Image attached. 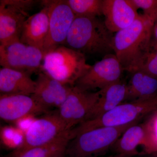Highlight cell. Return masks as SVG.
<instances>
[{"mask_svg":"<svg viewBox=\"0 0 157 157\" xmlns=\"http://www.w3.org/2000/svg\"><path fill=\"white\" fill-rule=\"evenodd\" d=\"M155 22L140 14L131 25L114 34L113 52L124 70L135 71L152 38Z\"/></svg>","mask_w":157,"mask_h":157,"instance_id":"6da1fadb","label":"cell"},{"mask_svg":"<svg viewBox=\"0 0 157 157\" xmlns=\"http://www.w3.org/2000/svg\"><path fill=\"white\" fill-rule=\"evenodd\" d=\"M114 33L104 21L98 17H76L68 33L66 44L85 55H107L113 52Z\"/></svg>","mask_w":157,"mask_h":157,"instance_id":"7a4b0ae2","label":"cell"},{"mask_svg":"<svg viewBox=\"0 0 157 157\" xmlns=\"http://www.w3.org/2000/svg\"><path fill=\"white\" fill-rule=\"evenodd\" d=\"M157 110V94L122 103L109 112L85 121L70 131L71 139L82 132L102 128L117 127L139 122L144 117Z\"/></svg>","mask_w":157,"mask_h":157,"instance_id":"3957f363","label":"cell"},{"mask_svg":"<svg viewBox=\"0 0 157 157\" xmlns=\"http://www.w3.org/2000/svg\"><path fill=\"white\" fill-rule=\"evenodd\" d=\"M91 67L83 54L62 45L45 53L41 70L62 83L74 86Z\"/></svg>","mask_w":157,"mask_h":157,"instance_id":"277c9868","label":"cell"},{"mask_svg":"<svg viewBox=\"0 0 157 157\" xmlns=\"http://www.w3.org/2000/svg\"><path fill=\"white\" fill-rule=\"evenodd\" d=\"M138 122L82 132L70 140L66 147V155L68 157H101L111 148L128 128Z\"/></svg>","mask_w":157,"mask_h":157,"instance_id":"5b68a950","label":"cell"},{"mask_svg":"<svg viewBox=\"0 0 157 157\" xmlns=\"http://www.w3.org/2000/svg\"><path fill=\"white\" fill-rule=\"evenodd\" d=\"M70 130L58 112L47 114L30 125L22 142L12 151L11 157H18L31 149L48 144Z\"/></svg>","mask_w":157,"mask_h":157,"instance_id":"8992f818","label":"cell"},{"mask_svg":"<svg viewBox=\"0 0 157 157\" xmlns=\"http://www.w3.org/2000/svg\"><path fill=\"white\" fill-rule=\"evenodd\" d=\"M49 18V27L43 52L44 54L66 44L69 31L76 16L67 0L42 1Z\"/></svg>","mask_w":157,"mask_h":157,"instance_id":"52a82bcc","label":"cell"},{"mask_svg":"<svg viewBox=\"0 0 157 157\" xmlns=\"http://www.w3.org/2000/svg\"><path fill=\"white\" fill-rule=\"evenodd\" d=\"M38 1H0V45L20 41L24 24L29 17V11Z\"/></svg>","mask_w":157,"mask_h":157,"instance_id":"ba28073f","label":"cell"},{"mask_svg":"<svg viewBox=\"0 0 157 157\" xmlns=\"http://www.w3.org/2000/svg\"><path fill=\"white\" fill-rule=\"evenodd\" d=\"M44 52L39 48L15 41L0 45L2 67L32 74L41 69Z\"/></svg>","mask_w":157,"mask_h":157,"instance_id":"9c48e42d","label":"cell"},{"mask_svg":"<svg viewBox=\"0 0 157 157\" xmlns=\"http://www.w3.org/2000/svg\"><path fill=\"white\" fill-rule=\"evenodd\" d=\"M99 97V91L91 92L74 86L59 108V115L71 130L86 120Z\"/></svg>","mask_w":157,"mask_h":157,"instance_id":"30bf717a","label":"cell"},{"mask_svg":"<svg viewBox=\"0 0 157 157\" xmlns=\"http://www.w3.org/2000/svg\"><path fill=\"white\" fill-rule=\"evenodd\" d=\"M123 71L115 54L107 55L91 66L75 86L89 91L96 89L101 90L120 81Z\"/></svg>","mask_w":157,"mask_h":157,"instance_id":"8fae6325","label":"cell"},{"mask_svg":"<svg viewBox=\"0 0 157 157\" xmlns=\"http://www.w3.org/2000/svg\"><path fill=\"white\" fill-rule=\"evenodd\" d=\"M35 91L32 96L41 106L48 109L59 108L66 100L73 86L64 84L41 72L36 80Z\"/></svg>","mask_w":157,"mask_h":157,"instance_id":"7c38bea8","label":"cell"},{"mask_svg":"<svg viewBox=\"0 0 157 157\" xmlns=\"http://www.w3.org/2000/svg\"><path fill=\"white\" fill-rule=\"evenodd\" d=\"M48 110L35 101L31 96H0V117L7 121H15L30 114L47 113Z\"/></svg>","mask_w":157,"mask_h":157,"instance_id":"4fadbf2b","label":"cell"},{"mask_svg":"<svg viewBox=\"0 0 157 157\" xmlns=\"http://www.w3.org/2000/svg\"><path fill=\"white\" fill-rule=\"evenodd\" d=\"M103 15L107 28L116 33L131 25L140 14L131 0H103Z\"/></svg>","mask_w":157,"mask_h":157,"instance_id":"5bb4252c","label":"cell"},{"mask_svg":"<svg viewBox=\"0 0 157 157\" xmlns=\"http://www.w3.org/2000/svg\"><path fill=\"white\" fill-rule=\"evenodd\" d=\"M27 72L2 67L0 69L1 95L31 96L36 89V81Z\"/></svg>","mask_w":157,"mask_h":157,"instance_id":"9a60e30c","label":"cell"},{"mask_svg":"<svg viewBox=\"0 0 157 157\" xmlns=\"http://www.w3.org/2000/svg\"><path fill=\"white\" fill-rule=\"evenodd\" d=\"M49 18L46 8L42 7L38 13L29 16L26 20L20 41L34 46L43 52L44 44L48 35Z\"/></svg>","mask_w":157,"mask_h":157,"instance_id":"2e32d148","label":"cell"},{"mask_svg":"<svg viewBox=\"0 0 157 157\" xmlns=\"http://www.w3.org/2000/svg\"><path fill=\"white\" fill-rule=\"evenodd\" d=\"M99 92V99L86 121L103 115L123 103L127 100V84L120 80Z\"/></svg>","mask_w":157,"mask_h":157,"instance_id":"e0dca14e","label":"cell"},{"mask_svg":"<svg viewBox=\"0 0 157 157\" xmlns=\"http://www.w3.org/2000/svg\"><path fill=\"white\" fill-rule=\"evenodd\" d=\"M146 137L143 123H137L129 127L123 133L111 147L115 154L130 155L135 156L139 154L137 147L143 146Z\"/></svg>","mask_w":157,"mask_h":157,"instance_id":"ac0fdd59","label":"cell"},{"mask_svg":"<svg viewBox=\"0 0 157 157\" xmlns=\"http://www.w3.org/2000/svg\"><path fill=\"white\" fill-rule=\"evenodd\" d=\"M127 84V100L148 98L157 94V78L140 70L134 71Z\"/></svg>","mask_w":157,"mask_h":157,"instance_id":"d6986e66","label":"cell"},{"mask_svg":"<svg viewBox=\"0 0 157 157\" xmlns=\"http://www.w3.org/2000/svg\"><path fill=\"white\" fill-rule=\"evenodd\" d=\"M76 17H98L103 15V0H67Z\"/></svg>","mask_w":157,"mask_h":157,"instance_id":"ffe728a7","label":"cell"},{"mask_svg":"<svg viewBox=\"0 0 157 157\" xmlns=\"http://www.w3.org/2000/svg\"><path fill=\"white\" fill-rule=\"evenodd\" d=\"M71 139L69 131L48 144L31 149L18 157H51L58 151L66 148Z\"/></svg>","mask_w":157,"mask_h":157,"instance_id":"44dd1931","label":"cell"},{"mask_svg":"<svg viewBox=\"0 0 157 157\" xmlns=\"http://www.w3.org/2000/svg\"><path fill=\"white\" fill-rule=\"evenodd\" d=\"M137 70L143 71L157 78V41L153 36L135 71Z\"/></svg>","mask_w":157,"mask_h":157,"instance_id":"7402d4cb","label":"cell"},{"mask_svg":"<svg viewBox=\"0 0 157 157\" xmlns=\"http://www.w3.org/2000/svg\"><path fill=\"white\" fill-rule=\"evenodd\" d=\"M143 123L146 132L144 155L157 153V110L150 114Z\"/></svg>","mask_w":157,"mask_h":157,"instance_id":"603a6c76","label":"cell"},{"mask_svg":"<svg viewBox=\"0 0 157 157\" xmlns=\"http://www.w3.org/2000/svg\"><path fill=\"white\" fill-rule=\"evenodd\" d=\"M137 9H140L143 14L153 20H157V0H131Z\"/></svg>","mask_w":157,"mask_h":157,"instance_id":"cb8c5ba5","label":"cell"},{"mask_svg":"<svg viewBox=\"0 0 157 157\" xmlns=\"http://www.w3.org/2000/svg\"><path fill=\"white\" fill-rule=\"evenodd\" d=\"M66 148L58 151L51 157H68L66 155Z\"/></svg>","mask_w":157,"mask_h":157,"instance_id":"d4e9b609","label":"cell"},{"mask_svg":"<svg viewBox=\"0 0 157 157\" xmlns=\"http://www.w3.org/2000/svg\"><path fill=\"white\" fill-rule=\"evenodd\" d=\"M153 37L157 41V20L155 21L153 29Z\"/></svg>","mask_w":157,"mask_h":157,"instance_id":"484cf974","label":"cell"},{"mask_svg":"<svg viewBox=\"0 0 157 157\" xmlns=\"http://www.w3.org/2000/svg\"><path fill=\"white\" fill-rule=\"evenodd\" d=\"M132 155H124V154H114L108 156L106 157H132Z\"/></svg>","mask_w":157,"mask_h":157,"instance_id":"4316f807","label":"cell"},{"mask_svg":"<svg viewBox=\"0 0 157 157\" xmlns=\"http://www.w3.org/2000/svg\"><path fill=\"white\" fill-rule=\"evenodd\" d=\"M140 157H157V153L142 155Z\"/></svg>","mask_w":157,"mask_h":157,"instance_id":"83f0119b","label":"cell"}]
</instances>
